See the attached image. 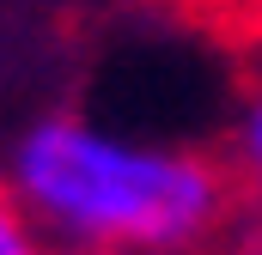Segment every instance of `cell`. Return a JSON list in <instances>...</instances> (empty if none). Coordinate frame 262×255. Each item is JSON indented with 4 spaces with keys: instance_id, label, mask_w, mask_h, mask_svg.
<instances>
[{
    "instance_id": "3",
    "label": "cell",
    "mask_w": 262,
    "mask_h": 255,
    "mask_svg": "<svg viewBox=\"0 0 262 255\" xmlns=\"http://www.w3.org/2000/svg\"><path fill=\"white\" fill-rule=\"evenodd\" d=\"M238 176H244L250 200L262 207V85L250 91V104L238 116Z\"/></svg>"
},
{
    "instance_id": "1",
    "label": "cell",
    "mask_w": 262,
    "mask_h": 255,
    "mask_svg": "<svg viewBox=\"0 0 262 255\" xmlns=\"http://www.w3.org/2000/svg\"><path fill=\"white\" fill-rule=\"evenodd\" d=\"M6 189L49 243L98 255H177L226 213V176L207 158L79 116H43L25 128Z\"/></svg>"
},
{
    "instance_id": "2",
    "label": "cell",
    "mask_w": 262,
    "mask_h": 255,
    "mask_svg": "<svg viewBox=\"0 0 262 255\" xmlns=\"http://www.w3.org/2000/svg\"><path fill=\"white\" fill-rule=\"evenodd\" d=\"M0 255H49L43 225L18 207V194H12V189H0Z\"/></svg>"
}]
</instances>
